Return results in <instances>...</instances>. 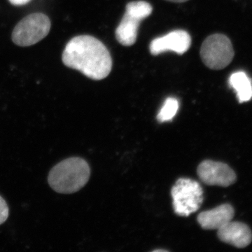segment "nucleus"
Returning <instances> with one entry per match:
<instances>
[{
    "instance_id": "nucleus-12",
    "label": "nucleus",
    "mask_w": 252,
    "mask_h": 252,
    "mask_svg": "<svg viewBox=\"0 0 252 252\" xmlns=\"http://www.w3.org/2000/svg\"><path fill=\"white\" fill-rule=\"evenodd\" d=\"M179 107L180 104L178 99L175 97H167L157 115V120L160 123L170 122L175 117Z\"/></svg>"
},
{
    "instance_id": "nucleus-3",
    "label": "nucleus",
    "mask_w": 252,
    "mask_h": 252,
    "mask_svg": "<svg viewBox=\"0 0 252 252\" xmlns=\"http://www.w3.org/2000/svg\"><path fill=\"white\" fill-rule=\"evenodd\" d=\"M171 195L174 211L180 217L198 211L203 202V188L192 179H179L172 187Z\"/></svg>"
},
{
    "instance_id": "nucleus-11",
    "label": "nucleus",
    "mask_w": 252,
    "mask_h": 252,
    "mask_svg": "<svg viewBox=\"0 0 252 252\" xmlns=\"http://www.w3.org/2000/svg\"><path fill=\"white\" fill-rule=\"evenodd\" d=\"M229 84L236 92L240 103L252 98V82L246 73L243 71L233 73L229 78Z\"/></svg>"
},
{
    "instance_id": "nucleus-13",
    "label": "nucleus",
    "mask_w": 252,
    "mask_h": 252,
    "mask_svg": "<svg viewBox=\"0 0 252 252\" xmlns=\"http://www.w3.org/2000/svg\"><path fill=\"white\" fill-rule=\"evenodd\" d=\"M9 210L7 204L2 197L0 196V225L4 223L9 217Z\"/></svg>"
},
{
    "instance_id": "nucleus-1",
    "label": "nucleus",
    "mask_w": 252,
    "mask_h": 252,
    "mask_svg": "<svg viewBox=\"0 0 252 252\" xmlns=\"http://www.w3.org/2000/svg\"><path fill=\"white\" fill-rule=\"evenodd\" d=\"M63 64L93 80H102L112 69L110 53L94 36L79 35L67 43L62 55Z\"/></svg>"
},
{
    "instance_id": "nucleus-15",
    "label": "nucleus",
    "mask_w": 252,
    "mask_h": 252,
    "mask_svg": "<svg viewBox=\"0 0 252 252\" xmlns=\"http://www.w3.org/2000/svg\"><path fill=\"white\" fill-rule=\"evenodd\" d=\"M166 1H172V2L175 3H182L189 1V0H166Z\"/></svg>"
},
{
    "instance_id": "nucleus-7",
    "label": "nucleus",
    "mask_w": 252,
    "mask_h": 252,
    "mask_svg": "<svg viewBox=\"0 0 252 252\" xmlns=\"http://www.w3.org/2000/svg\"><path fill=\"white\" fill-rule=\"evenodd\" d=\"M197 172L200 180L207 185L227 187L236 181L235 172L223 162L204 160L198 165Z\"/></svg>"
},
{
    "instance_id": "nucleus-9",
    "label": "nucleus",
    "mask_w": 252,
    "mask_h": 252,
    "mask_svg": "<svg viewBox=\"0 0 252 252\" xmlns=\"http://www.w3.org/2000/svg\"><path fill=\"white\" fill-rule=\"evenodd\" d=\"M218 238L223 243L238 248L248 247L252 240V233L248 225L238 221H230L217 232Z\"/></svg>"
},
{
    "instance_id": "nucleus-14",
    "label": "nucleus",
    "mask_w": 252,
    "mask_h": 252,
    "mask_svg": "<svg viewBox=\"0 0 252 252\" xmlns=\"http://www.w3.org/2000/svg\"><path fill=\"white\" fill-rule=\"evenodd\" d=\"M9 2L14 6H23L29 3L31 0H9Z\"/></svg>"
},
{
    "instance_id": "nucleus-8",
    "label": "nucleus",
    "mask_w": 252,
    "mask_h": 252,
    "mask_svg": "<svg viewBox=\"0 0 252 252\" xmlns=\"http://www.w3.org/2000/svg\"><path fill=\"white\" fill-rule=\"evenodd\" d=\"M191 45V37L187 31L177 30L168 33L166 35L156 38L150 44V53L157 56L166 52L173 51L176 54L183 55Z\"/></svg>"
},
{
    "instance_id": "nucleus-5",
    "label": "nucleus",
    "mask_w": 252,
    "mask_h": 252,
    "mask_svg": "<svg viewBox=\"0 0 252 252\" xmlns=\"http://www.w3.org/2000/svg\"><path fill=\"white\" fill-rule=\"evenodd\" d=\"M233 44L228 36L222 34L209 36L200 49L204 64L213 70H220L229 65L234 58Z\"/></svg>"
},
{
    "instance_id": "nucleus-10",
    "label": "nucleus",
    "mask_w": 252,
    "mask_h": 252,
    "mask_svg": "<svg viewBox=\"0 0 252 252\" xmlns=\"http://www.w3.org/2000/svg\"><path fill=\"white\" fill-rule=\"evenodd\" d=\"M233 217V207L229 204H223L199 214L197 220L203 229L219 230L231 221Z\"/></svg>"
},
{
    "instance_id": "nucleus-6",
    "label": "nucleus",
    "mask_w": 252,
    "mask_h": 252,
    "mask_svg": "<svg viewBox=\"0 0 252 252\" xmlns=\"http://www.w3.org/2000/svg\"><path fill=\"white\" fill-rule=\"evenodd\" d=\"M51 27V21L46 15L34 13L23 18L16 25L11 38L17 46H31L45 38Z\"/></svg>"
},
{
    "instance_id": "nucleus-2",
    "label": "nucleus",
    "mask_w": 252,
    "mask_h": 252,
    "mask_svg": "<svg viewBox=\"0 0 252 252\" xmlns=\"http://www.w3.org/2000/svg\"><path fill=\"white\" fill-rule=\"evenodd\" d=\"M91 169L84 159L72 157L55 165L49 172L48 182L57 193L71 194L82 189L89 182Z\"/></svg>"
},
{
    "instance_id": "nucleus-16",
    "label": "nucleus",
    "mask_w": 252,
    "mask_h": 252,
    "mask_svg": "<svg viewBox=\"0 0 252 252\" xmlns=\"http://www.w3.org/2000/svg\"><path fill=\"white\" fill-rule=\"evenodd\" d=\"M154 252H166V250H155V251Z\"/></svg>"
},
{
    "instance_id": "nucleus-4",
    "label": "nucleus",
    "mask_w": 252,
    "mask_h": 252,
    "mask_svg": "<svg viewBox=\"0 0 252 252\" xmlns=\"http://www.w3.org/2000/svg\"><path fill=\"white\" fill-rule=\"evenodd\" d=\"M152 11V5L147 1H131L126 5L125 15L116 30L117 41L123 46L133 45L141 21L150 16Z\"/></svg>"
}]
</instances>
